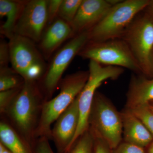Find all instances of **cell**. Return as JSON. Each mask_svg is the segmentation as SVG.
Instances as JSON below:
<instances>
[{
	"instance_id": "7",
	"label": "cell",
	"mask_w": 153,
	"mask_h": 153,
	"mask_svg": "<svg viewBox=\"0 0 153 153\" xmlns=\"http://www.w3.org/2000/svg\"><path fill=\"white\" fill-rule=\"evenodd\" d=\"M124 70L121 67L104 66L93 60H89L88 79L83 89L77 96L79 121L72 146L79 137L89 128V114L97 88L107 79H118L123 74Z\"/></svg>"
},
{
	"instance_id": "2",
	"label": "cell",
	"mask_w": 153,
	"mask_h": 153,
	"mask_svg": "<svg viewBox=\"0 0 153 153\" xmlns=\"http://www.w3.org/2000/svg\"><path fill=\"white\" fill-rule=\"evenodd\" d=\"M88 76V71H79L68 74L62 79L59 85V94L43 104L36 132V139L44 137L50 140L52 124L79 95Z\"/></svg>"
},
{
	"instance_id": "32",
	"label": "cell",
	"mask_w": 153,
	"mask_h": 153,
	"mask_svg": "<svg viewBox=\"0 0 153 153\" xmlns=\"http://www.w3.org/2000/svg\"><path fill=\"white\" fill-rule=\"evenodd\" d=\"M150 109L152 110V111L153 112V101L150 102L149 103H147Z\"/></svg>"
},
{
	"instance_id": "24",
	"label": "cell",
	"mask_w": 153,
	"mask_h": 153,
	"mask_svg": "<svg viewBox=\"0 0 153 153\" xmlns=\"http://www.w3.org/2000/svg\"><path fill=\"white\" fill-rule=\"evenodd\" d=\"M112 153H146L144 148L122 141L116 148L112 150Z\"/></svg>"
},
{
	"instance_id": "19",
	"label": "cell",
	"mask_w": 153,
	"mask_h": 153,
	"mask_svg": "<svg viewBox=\"0 0 153 153\" xmlns=\"http://www.w3.org/2000/svg\"><path fill=\"white\" fill-rule=\"evenodd\" d=\"M94 137L89 128L67 153H94Z\"/></svg>"
},
{
	"instance_id": "25",
	"label": "cell",
	"mask_w": 153,
	"mask_h": 153,
	"mask_svg": "<svg viewBox=\"0 0 153 153\" xmlns=\"http://www.w3.org/2000/svg\"><path fill=\"white\" fill-rule=\"evenodd\" d=\"M10 60V53L8 42L1 40L0 43V68L8 67Z\"/></svg>"
},
{
	"instance_id": "21",
	"label": "cell",
	"mask_w": 153,
	"mask_h": 153,
	"mask_svg": "<svg viewBox=\"0 0 153 153\" xmlns=\"http://www.w3.org/2000/svg\"><path fill=\"white\" fill-rule=\"evenodd\" d=\"M126 109L129 110L142 122L153 136V112L148 104L141 105Z\"/></svg>"
},
{
	"instance_id": "27",
	"label": "cell",
	"mask_w": 153,
	"mask_h": 153,
	"mask_svg": "<svg viewBox=\"0 0 153 153\" xmlns=\"http://www.w3.org/2000/svg\"><path fill=\"white\" fill-rule=\"evenodd\" d=\"M94 153H112V149H111L104 141L94 135Z\"/></svg>"
},
{
	"instance_id": "29",
	"label": "cell",
	"mask_w": 153,
	"mask_h": 153,
	"mask_svg": "<svg viewBox=\"0 0 153 153\" xmlns=\"http://www.w3.org/2000/svg\"><path fill=\"white\" fill-rule=\"evenodd\" d=\"M145 149L146 153H153V140Z\"/></svg>"
},
{
	"instance_id": "26",
	"label": "cell",
	"mask_w": 153,
	"mask_h": 153,
	"mask_svg": "<svg viewBox=\"0 0 153 153\" xmlns=\"http://www.w3.org/2000/svg\"><path fill=\"white\" fill-rule=\"evenodd\" d=\"M49 140L44 137L38 138L33 149L34 153H55L49 144Z\"/></svg>"
},
{
	"instance_id": "4",
	"label": "cell",
	"mask_w": 153,
	"mask_h": 153,
	"mask_svg": "<svg viewBox=\"0 0 153 153\" xmlns=\"http://www.w3.org/2000/svg\"><path fill=\"white\" fill-rule=\"evenodd\" d=\"M88 122L94 135L104 141L112 150L122 142L121 112L106 97L97 91L94 98Z\"/></svg>"
},
{
	"instance_id": "13",
	"label": "cell",
	"mask_w": 153,
	"mask_h": 153,
	"mask_svg": "<svg viewBox=\"0 0 153 153\" xmlns=\"http://www.w3.org/2000/svg\"><path fill=\"white\" fill-rule=\"evenodd\" d=\"M74 36L71 25L57 18L45 30L39 42V47L44 59L50 58L64 42Z\"/></svg>"
},
{
	"instance_id": "17",
	"label": "cell",
	"mask_w": 153,
	"mask_h": 153,
	"mask_svg": "<svg viewBox=\"0 0 153 153\" xmlns=\"http://www.w3.org/2000/svg\"><path fill=\"white\" fill-rule=\"evenodd\" d=\"M0 143L12 153H34L33 148L10 125L0 123Z\"/></svg>"
},
{
	"instance_id": "30",
	"label": "cell",
	"mask_w": 153,
	"mask_h": 153,
	"mask_svg": "<svg viewBox=\"0 0 153 153\" xmlns=\"http://www.w3.org/2000/svg\"><path fill=\"white\" fill-rule=\"evenodd\" d=\"M0 153H12L8 149H7L4 146H3L1 143H0Z\"/></svg>"
},
{
	"instance_id": "22",
	"label": "cell",
	"mask_w": 153,
	"mask_h": 153,
	"mask_svg": "<svg viewBox=\"0 0 153 153\" xmlns=\"http://www.w3.org/2000/svg\"><path fill=\"white\" fill-rule=\"evenodd\" d=\"M23 86V85H22ZM22 87L0 91V112L3 114L9 105L19 93Z\"/></svg>"
},
{
	"instance_id": "15",
	"label": "cell",
	"mask_w": 153,
	"mask_h": 153,
	"mask_svg": "<svg viewBox=\"0 0 153 153\" xmlns=\"http://www.w3.org/2000/svg\"><path fill=\"white\" fill-rule=\"evenodd\" d=\"M141 74H132L126 93V108L147 104L153 100V76L148 78Z\"/></svg>"
},
{
	"instance_id": "12",
	"label": "cell",
	"mask_w": 153,
	"mask_h": 153,
	"mask_svg": "<svg viewBox=\"0 0 153 153\" xmlns=\"http://www.w3.org/2000/svg\"><path fill=\"white\" fill-rule=\"evenodd\" d=\"M120 0H82L71 26L75 35L88 32Z\"/></svg>"
},
{
	"instance_id": "20",
	"label": "cell",
	"mask_w": 153,
	"mask_h": 153,
	"mask_svg": "<svg viewBox=\"0 0 153 153\" xmlns=\"http://www.w3.org/2000/svg\"><path fill=\"white\" fill-rule=\"evenodd\" d=\"M82 0H63L58 13V18L70 25L74 21Z\"/></svg>"
},
{
	"instance_id": "18",
	"label": "cell",
	"mask_w": 153,
	"mask_h": 153,
	"mask_svg": "<svg viewBox=\"0 0 153 153\" xmlns=\"http://www.w3.org/2000/svg\"><path fill=\"white\" fill-rule=\"evenodd\" d=\"M25 79L11 67L0 68V91L22 87Z\"/></svg>"
},
{
	"instance_id": "3",
	"label": "cell",
	"mask_w": 153,
	"mask_h": 153,
	"mask_svg": "<svg viewBox=\"0 0 153 153\" xmlns=\"http://www.w3.org/2000/svg\"><path fill=\"white\" fill-rule=\"evenodd\" d=\"M150 0H125L113 6L97 25L88 32L89 41L98 42L121 38L136 17Z\"/></svg>"
},
{
	"instance_id": "14",
	"label": "cell",
	"mask_w": 153,
	"mask_h": 153,
	"mask_svg": "<svg viewBox=\"0 0 153 153\" xmlns=\"http://www.w3.org/2000/svg\"><path fill=\"white\" fill-rule=\"evenodd\" d=\"M123 141L146 148L153 140V136L142 122L128 109L121 112Z\"/></svg>"
},
{
	"instance_id": "1",
	"label": "cell",
	"mask_w": 153,
	"mask_h": 153,
	"mask_svg": "<svg viewBox=\"0 0 153 153\" xmlns=\"http://www.w3.org/2000/svg\"><path fill=\"white\" fill-rule=\"evenodd\" d=\"M45 101L37 81L25 80L20 91L3 113L7 116L13 127L33 149L37 141L36 132Z\"/></svg>"
},
{
	"instance_id": "9",
	"label": "cell",
	"mask_w": 153,
	"mask_h": 153,
	"mask_svg": "<svg viewBox=\"0 0 153 153\" xmlns=\"http://www.w3.org/2000/svg\"><path fill=\"white\" fill-rule=\"evenodd\" d=\"M140 13L129 25L121 39L129 47L143 75L152 77L150 58L153 49V23L144 13Z\"/></svg>"
},
{
	"instance_id": "11",
	"label": "cell",
	"mask_w": 153,
	"mask_h": 153,
	"mask_svg": "<svg viewBox=\"0 0 153 153\" xmlns=\"http://www.w3.org/2000/svg\"><path fill=\"white\" fill-rule=\"evenodd\" d=\"M79 121L77 97L55 121L51 138L57 153H67L72 146Z\"/></svg>"
},
{
	"instance_id": "6",
	"label": "cell",
	"mask_w": 153,
	"mask_h": 153,
	"mask_svg": "<svg viewBox=\"0 0 153 153\" xmlns=\"http://www.w3.org/2000/svg\"><path fill=\"white\" fill-rule=\"evenodd\" d=\"M9 40L11 68L25 80L37 81L42 78L47 66L35 42L16 34Z\"/></svg>"
},
{
	"instance_id": "23",
	"label": "cell",
	"mask_w": 153,
	"mask_h": 153,
	"mask_svg": "<svg viewBox=\"0 0 153 153\" xmlns=\"http://www.w3.org/2000/svg\"><path fill=\"white\" fill-rule=\"evenodd\" d=\"M63 0H47L48 25H50L58 17L59 9Z\"/></svg>"
},
{
	"instance_id": "31",
	"label": "cell",
	"mask_w": 153,
	"mask_h": 153,
	"mask_svg": "<svg viewBox=\"0 0 153 153\" xmlns=\"http://www.w3.org/2000/svg\"><path fill=\"white\" fill-rule=\"evenodd\" d=\"M150 66L151 73H152V76H153V49L151 55Z\"/></svg>"
},
{
	"instance_id": "5",
	"label": "cell",
	"mask_w": 153,
	"mask_h": 153,
	"mask_svg": "<svg viewBox=\"0 0 153 153\" xmlns=\"http://www.w3.org/2000/svg\"><path fill=\"white\" fill-rule=\"evenodd\" d=\"M78 56L104 66L126 68L134 74H143L129 47L121 38L98 42L88 41Z\"/></svg>"
},
{
	"instance_id": "10",
	"label": "cell",
	"mask_w": 153,
	"mask_h": 153,
	"mask_svg": "<svg viewBox=\"0 0 153 153\" xmlns=\"http://www.w3.org/2000/svg\"><path fill=\"white\" fill-rule=\"evenodd\" d=\"M47 0L27 1L15 30L14 34L34 42H40L48 24Z\"/></svg>"
},
{
	"instance_id": "28",
	"label": "cell",
	"mask_w": 153,
	"mask_h": 153,
	"mask_svg": "<svg viewBox=\"0 0 153 153\" xmlns=\"http://www.w3.org/2000/svg\"><path fill=\"white\" fill-rule=\"evenodd\" d=\"M143 12L153 23V0L150 1L149 4Z\"/></svg>"
},
{
	"instance_id": "8",
	"label": "cell",
	"mask_w": 153,
	"mask_h": 153,
	"mask_svg": "<svg viewBox=\"0 0 153 153\" xmlns=\"http://www.w3.org/2000/svg\"><path fill=\"white\" fill-rule=\"evenodd\" d=\"M89 41L88 32L74 36L54 55L43 76L41 91L45 101L52 98L59 87L62 76L76 55Z\"/></svg>"
},
{
	"instance_id": "16",
	"label": "cell",
	"mask_w": 153,
	"mask_h": 153,
	"mask_svg": "<svg viewBox=\"0 0 153 153\" xmlns=\"http://www.w3.org/2000/svg\"><path fill=\"white\" fill-rule=\"evenodd\" d=\"M27 1L0 0V17L6 20L1 27V33L10 39Z\"/></svg>"
}]
</instances>
